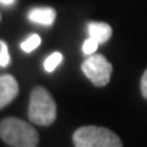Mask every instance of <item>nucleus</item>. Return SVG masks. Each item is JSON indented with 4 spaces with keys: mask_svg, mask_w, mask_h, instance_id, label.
Instances as JSON below:
<instances>
[{
    "mask_svg": "<svg viewBox=\"0 0 147 147\" xmlns=\"http://www.w3.org/2000/svg\"><path fill=\"white\" fill-rule=\"evenodd\" d=\"M140 90H141L143 98L147 101V69L144 71L143 77H141V81H140Z\"/></svg>",
    "mask_w": 147,
    "mask_h": 147,
    "instance_id": "f8f14e48",
    "label": "nucleus"
},
{
    "mask_svg": "<svg viewBox=\"0 0 147 147\" xmlns=\"http://www.w3.org/2000/svg\"><path fill=\"white\" fill-rule=\"evenodd\" d=\"M18 92H20L18 81L14 77L9 75V74L0 75V110L14 101Z\"/></svg>",
    "mask_w": 147,
    "mask_h": 147,
    "instance_id": "39448f33",
    "label": "nucleus"
},
{
    "mask_svg": "<svg viewBox=\"0 0 147 147\" xmlns=\"http://www.w3.org/2000/svg\"><path fill=\"white\" fill-rule=\"evenodd\" d=\"M0 138L11 147H38L39 144L38 131L18 117H5L0 122Z\"/></svg>",
    "mask_w": 147,
    "mask_h": 147,
    "instance_id": "f257e3e1",
    "label": "nucleus"
},
{
    "mask_svg": "<svg viewBox=\"0 0 147 147\" xmlns=\"http://www.w3.org/2000/svg\"><path fill=\"white\" fill-rule=\"evenodd\" d=\"M39 45H41V36L36 35V33H32L26 41L21 42V50L24 53H32V51H35Z\"/></svg>",
    "mask_w": 147,
    "mask_h": 147,
    "instance_id": "1a4fd4ad",
    "label": "nucleus"
},
{
    "mask_svg": "<svg viewBox=\"0 0 147 147\" xmlns=\"http://www.w3.org/2000/svg\"><path fill=\"white\" fill-rule=\"evenodd\" d=\"M99 45H101V44H99L98 41H95L93 38L89 36V38L84 41V44H83V53H84V54H87V56L95 54L96 50L99 48Z\"/></svg>",
    "mask_w": 147,
    "mask_h": 147,
    "instance_id": "9d476101",
    "label": "nucleus"
},
{
    "mask_svg": "<svg viewBox=\"0 0 147 147\" xmlns=\"http://www.w3.org/2000/svg\"><path fill=\"white\" fill-rule=\"evenodd\" d=\"M62 62H63V54H62V53H59V51H56V53L50 54L48 57L44 60V69L47 72H53Z\"/></svg>",
    "mask_w": 147,
    "mask_h": 147,
    "instance_id": "6e6552de",
    "label": "nucleus"
},
{
    "mask_svg": "<svg viewBox=\"0 0 147 147\" xmlns=\"http://www.w3.org/2000/svg\"><path fill=\"white\" fill-rule=\"evenodd\" d=\"M27 17L32 23L51 26L56 20V9L54 8H35L29 12Z\"/></svg>",
    "mask_w": 147,
    "mask_h": 147,
    "instance_id": "0eeeda50",
    "label": "nucleus"
},
{
    "mask_svg": "<svg viewBox=\"0 0 147 147\" xmlns=\"http://www.w3.org/2000/svg\"><path fill=\"white\" fill-rule=\"evenodd\" d=\"M0 18H2V15H0Z\"/></svg>",
    "mask_w": 147,
    "mask_h": 147,
    "instance_id": "4468645a",
    "label": "nucleus"
},
{
    "mask_svg": "<svg viewBox=\"0 0 147 147\" xmlns=\"http://www.w3.org/2000/svg\"><path fill=\"white\" fill-rule=\"evenodd\" d=\"M75 147H123L120 137L102 126H81L72 135Z\"/></svg>",
    "mask_w": 147,
    "mask_h": 147,
    "instance_id": "7ed1b4c3",
    "label": "nucleus"
},
{
    "mask_svg": "<svg viewBox=\"0 0 147 147\" xmlns=\"http://www.w3.org/2000/svg\"><path fill=\"white\" fill-rule=\"evenodd\" d=\"M14 2H15V0H0V3H3V5H6V6H11Z\"/></svg>",
    "mask_w": 147,
    "mask_h": 147,
    "instance_id": "ddd939ff",
    "label": "nucleus"
},
{
    "mask_svg": "<svg viewBox=\"0 0 147 147\" xmlns=\"http://www.w3.org/2000/svg\"><path fill=\"white\" fill-rule=\"evenodd\" d=\"M11 62V56H9V50H8V44L5 41H0V66L6 68Z\"/></svg>",
    "mask_w": 147,
    "mask_h": 147,
    "instance_id": "9b49d317",
    "label": "nucleus"
},
{
    "mask_svg": "<svg viewBox=\"0 0 147 147\" xmlns=\"http://www.w3.org/2000/svg\"><path fill=\"white\" fill-rule=\"evenodd\" d=\"M81 71L96 87H104L110 83L113 75V65L104 54H90L81 63Z\"/></svg>",
    "mask_w": 147,
    "mask_h": 147,
    "instance_id": "20e7f679",
    "label": "nucleus"
},
{
    "mask_svg": "<svg viewBox=\"0 0 147 147\" xmlns=\"http://www.w3.org/2000/svg\"><path fill=\"white\" fill-rule=\"evenodd\" d=\"M27 117L32 123L39 126H50L57 117V105L54 98L42 86H36L30 92Z\"/></svg>",
    "mask_w": 147,
    "mask_h": 147,
    "instance_id": "f03ea898",
    "label": "nucleus"
},
{
    "mask_svg": "<svg viewBox=\"0 0 147 147\" xmlns=\"http://www.w3.org/2000/svg\"><path fill=\"white\" fill-rule=\"evenodd\" d=\"M87 33L89 36L93 38L99 44H105L110 41V38L113 36V29L108 23L104 21H90L87 23Z\"/></svg>",
    "mask_w": 147,
    "mask_h": 147,
    "instance_id": "423d86ee",
    "label": "nucleus"
}]
</instances>
